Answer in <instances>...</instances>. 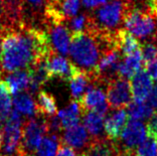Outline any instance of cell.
Here are the masks:
<instances>
[{"instance_id": "obj_1", "label": "cell", "mask_w": 157, "mask_h": 156, "mask_svg": "<svg viewBox=\"0 0 157 156\" xmlns=\"http://www.w3.org/2000/svg\"><path fill=\"white\" fill-rule=\"evenodd\" d=\"M3 29L0 66L4 72L28 69L40 61L48 60L51 53L55 52L44 29L28 26L24 22Z\"/></svg>"}, {"instance_id": "obj_2", "label": "cell", "mask_w": 157, "mask_h": 156, "mask_svg": "<svg viewBox=\"0 0 157 156\" xmlns=\"http://www.w3.org/2000/svg\"><path fill=\"white\" fill-rule=\"evenodd\" d=\"M133 0H110L101 5L94 13L89 14L86 29L114 33L115 29L124 22L125 16L132 7Z\"/></svg>"}, {"instance_id": "obj_3", "label": "cell", "mask_w": 157, "mask_h": 156, "mask_svg": "<svg viewBox=\"0 0 157 156\" xmlns=\"http://www.w3.org/2000/svg\"><path fill=\"white\" fill-rule=\"evenodd\" d=\"M22 120L20 112L11 110L5 125L3 126L0 156H22Z\"/></svg>"}, {"instance_id": "obj_4", "label": "cell", "mask_w": 157, "mask_h": 156, "mask_svg": "<svg viewBox=\"0 0 157 156\" xmlns=\"http://www.w3.org/2000/svg\"><path fill=\"white\" fill-rule=\"evenodd\" d=\"M123 23L125 29L138 38L154 35L157 29V18L144 8H131Z\"/></svg>"}, {"instance_id": "obj_5", "label": "cell", "mask_w": 157, "mask_h": 156, "mask_svg": "<svg viewBox=\"0 0 157 156\" xmlns=\"http://www.w3.org/2000/svg\"><path fill=\"white\" fill-rule=\"evenodd\" d=\"M48 133L47 118L42 116L31 117L22 126V146L25 153L32 154Z\"/></svg>"}, {"instance_id": "obj_6", "label": "cell", "mask_w": 157, "mask_h": 156, "mask_svg": "<svg viewBox=\"0 0 157 156\" xmlns=\"http://www.w3.org/2000/svg\"><path fill=\"white\" fill-rule=\"evenodd\" d=\"M106 100L113 109L124 108L132 101L130 81L124 78H115L106 85Z\"/></svg>"}, {"instance_id": "obj_7", "label": "cell", "mask_w": 157, "mask_h": 156, "mask_svg": "<svg viewBox=\"0 0 157 156\" xmlns=\"http://www.w3.org/2000/svg\"><path fill=\"white\" fill-rule=\"evenodd\" d=\"M146 135V127L144 126L141 120H130L127 121L124 129L121 132V141L117 142L121 150L135 151L136 148L145 140Z\"/></svg>"}, {"instance_id": "obj_8", "label": "cell", "mask_w": 157, "mask_h": 156, "mask_svg": "<svg viewBox=\"0 0 157 156\" xmlns=\"http://www.w3.org/2000/svg\"><path fill=\"white\" fill-rule=\"evenodd\" d=\"M47 69L51 79L58 78L64 82H70L80 67L69 62V60L58 55L56 52H52L47 60Z\"/></svg>"}, {"instance_id": "obj_9", "label": "cell", "mask_w": 157, "mask_h": 156, "mask_svg": "<svg viewBox=\"0 0 157 156\" xmlns=\"http://www.w3.org/2000/svg\"><path fill=\"white\" fill-rule=\"evenodd\" d=\"M131 86L132 100L136 102H145L153 89V80L145 69L139 71L129 80Z\"/></svg>"}, {"instance_id": "obj_10", "label": "cell", "mask_w": 157, "mask_h": 156, "mask_svg": "<svg viewBox=\"0 0 157 156\" xmlns=\"http://www.w3.org/2000/svg\"><path fill=\"white\" fill-rule=\"evenodd\" d=\"M47 28L50 31L49 37L53 50L57 54L68 55L71 45V36L64 23H47Z\"/></svg>"}, {"instance_id": "obj_11", "label": "cell", "mask_w": 157, "mask_h": 156, "mask_svg": "<svg viewBox=\"0 0 157 156\" xmlns=\"http://www.w3.org/2000/svg\"><path fill=\"white\" fill-rule=\"evenodd\" d=\"M128 113L124 108L115 109L113 112L107 116L105 120V132L106 134V137L110 140L117 141L118 138L121 137L122 130L128 121Z\"/></svg>"}, {"instance_id": "obj_12", "label": "cell", "mask_w": 157, "mask_h": 156, "mask_svg": "<svg viewBox=\"0 0 157 156\" xmlns=\"http://www.w3.org/2000/svg\"><path fill=\"white\" fill-rule=\"evenodd\" d=\"M90 141H92V138L86 131V127L81 124H77L66 129L62 137V142L64 144L77 150H85L90 145Z\"/></svg>"}, {"instance_id": "obj_13", "label": "cell", "mask_w": 157, "mask_h": 156, "mask_svg": "<svg viewBox=\"0 0 157 156\" xmlns=\"http://www.w3.org/2000/svg\"><path fill=\"white\" fill-rule=\"evenodd\" d=\"M30 71V84H29L28 93L34 94L39 89L51 80L47 69V60L40 61L29 68Z\"/></svg>"}, {"instance_id": "obj_14", "label": "cell", "mask_w": 157, "mask_h": 156, "mask_svg": "<svg viewBox=\"0 0 157 156\" xmlns=\"http://www.w3.org/2000/svg\"><path fill=\"white\" fill-rule=\"evenodd\" d=\"M69 83L73 100L78 101L85 94L86 89L94 85L90 76V73L82 68H80V70L76 73V75L73 77V79Z\"/></svg>"}, {"instance_id": "obj_15", "label": "cell", "mask_w": 157, "mask_h": 156, "mask_svg": "<svg viewBox=\"0 0 157 156\" xmlns=\"http://www.w3.org/2000/svg\"><path fill=\"white\" fill-rule=\"evenodd\" d=\"M115 42L124 58L141 49L142 46L133 34H131L126 29H121V28L115 31Z\"/></svg>"}, {"instance_id": "obj_16", "label": "cell", "mask_w": 157, "mask_h": 156, "mask_svg": "<svg viewBox=\"0 0 157 156\" xmlns=\"http://www.w3.org/2000/svg\"><path fill=\"white\" fill-rule=\"evenodd\" d=\"M5 83L11 94L16 96L19 93L27 92L30 84V71L28 69L12 72L6 78Z\"/></svg>"}, {"instance_id": "obj_17", "label": "cell", "mask_w": 157, "mask_h": 156, "mask_svg": "<svg viewBox=\"0 0 157 156\" xmlns=\"http://www.w3.org/2000/svg\"><path fill=\"white\" fill-rule=\"evenodd\" d=\"M106 94L105 93L104 89L94 85L86 89L85 94L78 101V104H80L82 113L86 110L97 108L98 106L106 102Z\"/></svg>"}, {"instance_id": "obj_18", "label": "cell", "mask_w": 157, "mask_h": 156, "mask_svg": "<svg viewBox=\"0 0 157 156\" xmlns=\"http://www.w3.org/2000/svg\"><path fill=\"white\" fill-rule=\"evenodd\" d=\"M84 116V126L86 127V131L90 134L92 139L101 138L102 131L105 130L104 124V116L97 112L96 110L90 109L82 112V114Z\"/></svg>"}, {"instance_id": "obj_19", "label": "cell", "mask_w": 157, "mask_h": 156, "mask_svg": "<svg viewBox=\"0 0 157 156\" xmlns=\"http://www.w3.org/2000/svg\"><path fill=\"white\" fill-rule=\"evenodd\" d=\"M142 64V53L141 49L132 53L128 57H125L121 61L118 68V78H124L130 80L137 73Z\"/></svg>"}, {"instance_id": "obj_20", "label": "cell", "mask_w": 157, "mask_h": 156, "mask_svg": "<svg viewBox=\"0 0 157 156\" xmlns=\"http://www.w3.org/2000/svg\"><path fill=\"white\" fill-rule=\"evenodd\" d=\"M82 113V108L78 101H72L67 108L58 112V116L61 120L62 126L65 129L73 127L80 122V117Z\"/></svg>"}, {"instance_id": "obj_21", "label": "cell", "mask_w": 157, "mask_h": 156, "mask_svg": "<svg viewBox=\"0 0 157 156\" xmlns=\"http://www.w3.org/2000/svg\"><path fill=\"white\" fill-rule=\"evenodd\" d=\"M13 105L15 109L20 113L24 114L26 116H39L37 104L33 100L31 93L27 92L17 93L14 97Z\"/></svg>"}, {"instance_id": "obj_22", "label": "cell", "mask_w": 157, "mask_h": 156, "mask_svg": "<svg viewBox=\"0 0 157 156\" xmlns=\"http://www.w3.org/2000/svg\"><path fill=\"white\" fill-rule=\"evenodd\" d=\"M37 108L39 116H53L58 113L56 98L53 94L46 91H40L37 94Z\"/></svg>"}, {"instance_id": "obj_23", "label": "cell", "mask_w": 157, "mask_h": 156, "mask_svg": "<svg viewBox=\"0 0 157 156\" xmlns=\"http://www.w3.org/2000/svg\"><path fill=\"white\" fill-rule=\"evenodd\" d=\"M62 143V138L58 134L47 133L38 148L36 150L37 156H55Z\"/></svg>"}, {"instance_id": "obj_24", "label": "cell", "mask_w": 157, "mask_h": 156, "mask_svg": "<svg viewBox=\"0 0 157 156\" xmlns=\"http://www.w3.org/2000/svg\"><path fill=\"white\" fill-rule=\"evenodd\" d=\"M12 98L5 81L0 80V124L7 120L11 112Z\"/></svg>"}, {"instance_id": "obj_25", "label": "cell", "mask_w": 157, "mask_h": 156, "mask_svg": "<svg viewBox=\"0 0 157 156\" xmlns=\"http://www.w3.org/2000/svg\"><path fill=\"white\" fill-rule=\"evenodd\" d=\"M127 113L131 120H143L149 118L153 114V108L145 102L131 101L127 106Z\"/></svg>"}, {"instance_id": "obj_26", "label": "cell", "mask_w": 157, "mask_h": 156, "mask_svg": "<svg viewBox=\"0 0 157 156\" xmlns=\"http://www.w3.org/2000/svg\"><path fill=\"white\" fill-rule=\"evenodd\" d=\"M136 156H157V139L148 136L135 150Z\"/></svg>"}, {"instance_id": "obj_27", "label": "cell", "mask_w": 157, "mask_h": 156, "mask_svg": "<svg viewBox=\"0 0 157 156\" xmlns=\"http://www.w3.org/2000/svg\"><path fill=\"white\" fill-rule=\"evenodd\" d=\"M89 21V16L86 14H82L78 16H75L72 19L69 20V27L71 30L72 34L73 33L78 32H84L86 29Z\"/></svg>"}, {"instance_id": "obj_28", "label": "cell", "mask_w": 157, "mask_h": 156, "mask_svg": "<svg viewBox=\"0 0 157 156\" xmlns=\"http://www.w3.org/2000/svg\"><path fill=\"white\" fill-rule=\"evenodd\" d=\"M142 53V64L143 67L153 62L157 59V45L154 43H146L141 46Z\"/></svg>"}, {"instance_id": "obj_29", "label": "cell", "mask_w": 157, "mask_h": 156, "mask_svg": "<svg viewBox=\"0 0 157 156\" xmlns=\"http://www.w3.org/2000/svg\"><path fill=\"white\" fill-rule=\"evenodd\" d=\"M147 135L157 139V110L149 117L146 125Z\"/></svg>"}, {"instance_id": "obj_30", "label": "cell", "mask_w": 157, "mask_h": 156, "mask_svg": "<svg viewBox=\"0 0 157 156\" xmlns=\"http://www.w3.org/2000/svg\"><path fill=\"white\" fill-rule=\"evenodd\" d=\"M56 156H78V155L76 154L75 150H74L72 147L66 145L62 142L59 149H58Z\"/></svg>"}, {"instance_id": "obj_31", "label": "cell", "mask_w": 157, "mask_h": 156, "mask_svg": "<svg viewBox=\"0 0 157 156\" xmlns=\"http://www.w3.org/2000/svg\"><path fill=\"white\" fill-rule=\"evenodd\" d=\"M144 69L146 70L148 75L152 78V80L157 81V59L154 60L153 62H151L149 64H147L146 66H144Z\"/></svg>"}, {"instance_id": "obj_32", "label": "cell", "mask_w": 157, "mask_h": 156, "mask_svg": "<svg viewBox=\"0 0 157 156\" xmlns=\"http://www.w3.org/2000/svg\"><path fill=\"white\" fill-rule=\"evenodd\" d=\"M110 1V0H82V3L86 8H97L98 6H101L105 4L106 2Z\"/></svg>"}, {"instance_id": "obj_33", "label": "cell", "mask_w": 157, "mask_h": 156, "mask_svg": "<svg viewBox=\"0 0 157 156\" xmlns=\"http://www.w3.org/2000/svg\"><path fill=\"white\" fill-rule=\"evenodd\" d=\"M147 104L153 108L157 109V85H155V87L152 89L149 97L147 98Z\"/></svg>"}, {"instance_id": "obj_34", "label": "cell", "mask_w": 157, "mask_h": 156, "mask_svg": "<svg viewBox=\"0 0 157 156\" xmlns=\"http://www.w3.org/2000/svg\"><path fill=\"white\" fill-rule=\"evenodd\" d=\"M27 2L29 3V5H31L33 8H40L41 6L45 7V4H46V0H27Z\"/></svg>"}, {"instance_id": "obj_35", "label": "cell", "mask_w": 157, "mask_h": 156, "mask_svg": "<svg viewBox=\"0 0 157 156\" xmlns=\"http://www.w3.org/2000/svg\"><path fill=\"white\" fill-rule=\"evenodd\" d=\"M118 156H136V155H135V151L121 150V148H119V154H118Z\"/></svg>"}, {"instance_id": "obj_36", "label": "cell", "mask_w": 157, "mask_h": 156, "mask_svg": "<svg viewBox=\"0 0 157 156\" xmlns=\"http://www.w3.org/2000/svg\"><path fill=\"white\" fill-rule=\"evenodd\" d=\"M22 156H34L33 154H30V153H24Z\"/></svg>"}, {"instance_id": "obj_37", "label": "cell", "mask_w": 157, "mask_h": 156, "mask_svg": "<svg viewBox=\"0 0 157 156\" xmlns=\"http://www.w3.org/2000/svg\"><path fill=\"white\" fill-rule=\"evenodd\" d=\"M0 36H1V34H0ZM0 52H1V37H0Z\"/></svg>"}]
</instances>
